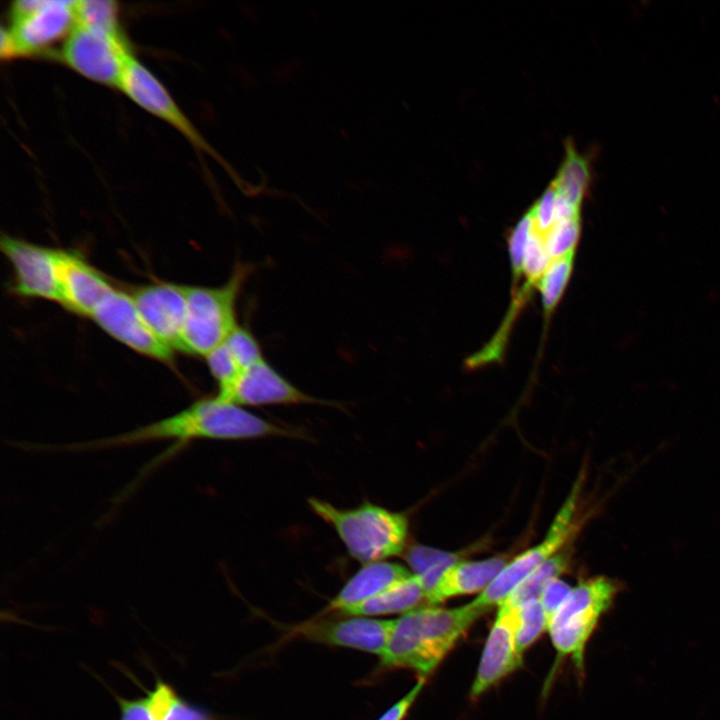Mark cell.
<instances>
[{
  "instance_id": "cell-22",
  "label": "cell",
  "mask_w": 720,
  "mask_h": 720,
  "mask_svg": "<svg viewBox=\"0 0 720 720\" xmlns=\"http://www.w3.org/2000/svg\"><path fill=\"white\" fill-rule=\"evenodd\" d=\"M574 253L552 260L537 283L546 314L555 309L567 287L573 269Z\"/></svg>"
},
{
  "instance_id": "cell-3",
  "label": "cell",
  "mask_w": 720,
  "mask_h": 720,
  "mask_svg": "<svg viewBox=\"0 0 720 720\" xmlns=\"http://www.w3.org/2000/svg\"><path fill=\"white\" fill-rule=\"evenodd\" d=\"M308 505L335 530L349 555L363 564L385 561L405 548L408 520L401 513L368 501L343 509L311 497Z\"/></svg>"
},
{
  "instance_id": "cell-12",
  "label": "cell",
  "mask_w": 720,
  "mask_h": 720,
  "mask_svg": "<svg viewBox=\"0 0 720 720\" xmlns=\"http://www.w3.org/2000/svg\"><path fill=\"white\" fill-rule=\"evenodd\" d=\"M217 396L239 406L337 405L300 390L265 359L243 370L236 381Z\"/></svg>"
},
{
  "instance_id": "cell-20",
  "label": "cell",
  "mask_w": 720,
  "mask_h": 720,
  "mask_svg": "<svg viewBox=\"0 0 720 720\" xmlns=\"http://www.w3.org/2000/svg\"><path fill=\"white\" fill-rule=\"evenodd\" d=\"M140 687L146 693L155 720H220L205 707L183 698L171 684L158 676L152 689Z\"/></svg>"
},
{
  "instance_id": "cell-31",
  "label": "cell",
  "mask_w": 720,
  "mask_h": 720,
  "mask_svg": "<svg viewBox=\"0 0 720 720\" xmlns=\"http://www.w3.org/2000/svg\"><path fill=\"white\" fill-rule=\"evenodd\" d=\"M571 590L572 588L560 579H555L545 588L539 600L547 616L548 623L566 600Z\"/></svg>"
},
{
  "instance_id": "cell-6",
  "label": "cell",
  "mask_w": 720,
  "mask_h": 720,
  "mask_svg": "<svg viewBox=\"0 0 720 720\" xmlns=\"http://www.w3.org/2000/svg\"><path fill=\"white\" fill-rule=\"evenodd\" d=\"M75 1L20 0L11 7L7 31L9 58L46 53L56 41L67 38L76 24Z\"/></svg>"
},
{
  "instance_id": "cell-27",
  "label": "cell",
  "mask_w": 720,
  "mask_h": 720,
  "mask_svg": "<svg viewBox=\"0 0 720 720\" xmlns=\"http://www.w3.org/2000/svg\"><path fill=\"white\" fill-rule=\"evenodd\" d=\"M224 343L242 371L264 359L261 347L254 335L239 325Z\"/></svg>"
},
{
  "instance_id": "cell-26",
  "label": "cell",
  "mask_w": 720,
  "mask_h": 720,
  "mask_svg": "<svg viewBox=\"0 0 720 720\" xmlns=\"http://www.w3.org/2000/svg\"><path fill=\"white\" fill-rule=\"evenodd\" d=\"M551 262L552 259L546 249L544 236L538 233L532 224V231L526 246L523 262V276L525 277V281L520 289L529 293L534 286H537L538 281Z\"/></svg>"
},
{
  "instance_id": "cell-28",
  "label": "cell",
  "mask_w": 720,
  "mask_h": 720,
  "mask_svg": "<svg viewBox=\"0 0 720 720\" xmlns=\"http://www.w3.org/2000/svg\"><path fill=\"white\" fill-rule=\"evenodd\" d=\"M531 231L532 218L529 211H527L512 229L508 238V250L513 274V296L516 293L518 281L523 276L524 255Z\"/></svg>"
},
{
  "instance_id": "cell-9",
  "label": "cell",
  "mask_w": 720,
  "mask_h": 720,
  "mask_svg": "<svg viewBox=\"0 0 720 720\" xmlns=\"http://www.w3.org/2000/svg\"><path fill=\"white\" fill-rule=\"evenodd\" d=\"M90 318L111 337L136 352L165 363L172 362L174 350L149 327L130 294L114 288Z\"/></svg>"
},
{
  "instance_id": "cell-4",
  "label": "cell",
  "mask_w": 720,
  "mask_h": 720,
  "mask_svg": "<svg viewBox=\"0 0 720 720\" xmlns=\"http://www.w3.org/2000/svg\"><path fill=\"white\" fill-rule=\"evenodd\" d=\"M249 271V267L239 264L222 286H187L185 353L206 357L236 329V301Z\"/></svg>"
},
{
  "instance_id": "cell-8",
  "label": "cell",
  "mask_w": 720,
  "mask_h": 720,
  "mask_svg": "<svg viewBox=\"0 0 720 720\" xmlns=\"http://www.w3.org/2000/svg\"><path fill=\"white\" fill-rule=\"evenodd\" d=\"M580 480L571 489L545 536L536 546L520 554L508 563L492 583L473 601L487 611L494 605H501L513 591L538 567L555 555L568 538L576 502L580 490Z\"/></svg>"
},
{
  "instance_id": "cell-30",
  "label": "cell",
  "mask_w": 720,
  "mask_h": 720,
  "mask_svg": "<svg viewBox=\"0 0 720 720\" xmlns=\"http://www.w3.org/2000/svg\"><path fill=\"white\" fill-rule=\"evenodd\" d=\"M406 558L415 575L422 574L437 563L450 560L457 561L454 554L421 545L410 548Z\"/></svg>"
},
{
  "instance_id": "cell-10",
  "label": "cell",
  "mask_w": 720,
  "mask_h": 720,
  "mask_svg": "<svg viewBox=\"0 0 720 720\" xmlns=\"http://www.w3.org/2000/svg\"><path fill=\"white\" fill-rule=\"evenodd\" d=\"M393 619L345 616H315L292 626L287 635L329 646L343 647L382 656L392 628Z\"/></svg>"
},
{
  "instance_id": "cell-13",
  "label": "cell",
  "mask_w": 720,
  "mask_h": 720,
  "mask_svg": "<svg viewBox=\"0 0 720 720\" xmlns=\"http://www.w3.org/2000/svg\"><path fill=\"white\" fill-rule=\"evenodd\" d=\"M119 89L144 110L177 129L196 147L213 154L162 83L134 56L125 69Z\"/></svg>"
},
{
  "instance_id": "cell-1",
  "label": "cell",
  "mask_w": 720,
  "mask_h": 720,
  "mask_svg": "<svg viewBox=\"0 0 720 720\" xmlns=\"http://www.w3.org/2000/svg\"><path fill=\"white\" fill-rule=\"evenodd\" d=\"M263 437H303L295 428L263 419L242 406L218 396L200 399L183 410L103 439L72 443L65 450L83 451L116 448L157 440H176L184 444L195 439L242 440Z\"/></svg>"
},
{
  "instance_id": "cell-14",
  "label": "cell",
  "mask_w": 720,
  "mask_h": 720,
  "mask_svg": "<svg viewBox=\"0 0 720 720\" xmlns=\"http://www.w3.org/2000/svg\"><path fill=\"white\" fill-rule=\"evenodd\" d=\"M187 286L156 283L131 295L139 313L153 332L170 348L185 353L183 330Z\"/></svg>"
},
{
  "instance_id": "cell-18",
  "label": "cell",
  "mask_w": 720,
  "mask_h": 720,
  "mask_svg": "<svg viewBox=\"0 0 720 720\" xmlns=\"http://www.w3.org/2000/svg\"><path fill=\"white\" fill-rule=\"evenodd\" d=\"M507 565L504 558L456 562L440 576L425 595L427 605H435L451 597L485 590Z\"/></svg>"
},
{
  "instance_id": "cell-32",
  "label": "cell",
  "mask_w": 720,
  "mask_h": 720,
  "mask_svg": "<svg viewBox=\"0 0 720 720\" xmlns=\"http://www.w3.org/2000/svg\"><path fill=\"white\" fill-rule=\"evenodd\" d=\"M120 708V720H155L146 696L126 699L114 694Z\"/></svg>"
},
{
  "instance_id": "cell-25",
  "label": "cell",
  "mask_w": 720,
  "mask_h": 720,
  "mask_svg": "<svg viewBox=\"0 0 720 720\" xmlns=\"http://www.w3.org/2000/svg\"><path fill=\"white\" fill-rule=\"evenodd\" d=\"M580 232V216L555 221L550 230L543 235L551 259H558L574 253Z\"/></svg>"
},
{
  "instance_id": "cell-16",
  "label": "cell",
  "mask_w": 720,
  "mask_h": 720,
  "mask_svg": "<svg viewBox=\"0 0 720 720\" xmlns=\"http://www.w3.org/2000/svg\"><path fill=\"white\" fill-rule=\"evenodd\" d=\"M58 274L62 305L83 316L91 317L114 289L101 273L70 251L58 250Z\"/></svg>"
},
{
  "instance_id": "cell-29",
  "label": "cell",
  "mask_w": 720,
  "mask_h": 720,
  "mask_svg": "<svg viewBox=\"0 0 720 720\" xmlns=\"http://www.w3.org/2000/svg\"><path fill=\"white\" fill-rule=\"evenodd\" d=\"M205 358L212 376L218 383V393L227 390L242 372L225 343L216 347Z\"/></svg>"
},
{
  "instance_id": "cell-15",
  "label": "cell",
  "mask_w": 720,
  "mask_h": 720,
  "mask_svg": "<svg viewBox=\"0 0 720 720\" xmlns=\"http://www.w3.org/2000/svg\"><path fill=\"white\" fill-rule=\"evenodd\" d=\"M517 615V607L505 603L499 606L471 688L472 698L521 666L522 654L516 644Z\"/></svg>"
},
{
  "instance_id": "cell-21",
  "label": "cell",
  "mask_w": 720,
  "mask_h": 720,
  "mask_svg": "<svg viewBox=\"0 0 720 720\" xmlns=\"http://www.w3.org/2000/svg\"><path fill=\"white\" fill-rule=\"evenodd\" d=\"M568 561L567 552L555 554L532 572L503 603L519 607L540 599L545 588L565 571Z\"/></svg>"
},
{
  "instance_id": "cell-11",
  "label": "cell",
  "mask_w": 720,
  "mask_h": 720,
  "mask_svg": "<svg viewBox=\"0 0 720 720\" xmlns=\"http://www.w3.org/2000/svg\"><path fill=\"white\" fill-rule=\"evenodd\" d=\"M0 247L13 267L14 291L17 295L62 304L58 249L36 245L6 234L1 237Z\"/></svg>"
},
{
  "instance_id": "cell-24",
  "label": "cell",
  "mask_w": 720,
  "mask_h": 720,
  "mask_svg": "<svg viewBox=\"0 0 720 720\" xmlns=\"http://www.w3.org/2000/svg\"><path fill=\"white\" fill-rule=\"evenodd\" d=\"M518 608L516 644L520 654L548 627V619L539 599L531 600Z\"/></svg>"
},
{
  "instance_id": "cell-2",
  "label": "cell",
  "mask_w": 720,
  "mask_h": 720,
  "mask_svg": "<svg viewBox=\"0 0 720 720\" xmlns=\"http://www.w3.org/2000/svg\"><path fill=\"white\" fill-rule=\"evenodd\" d=\"M486 610L470 602L458 608H416L393 619L380 657L387 668H409L423 679Z\"/></svg>"
},
{
  "instance_id": "cell-33",
  "label": "cell",
  "mask_w": 720,
  "mask_h": 720,
  "mask_svg": "<svg viewBox=\"0 0 720 720\" xmlns=\"http://www.w3.org/2000/svg\"><path fill=\"white\" fill-rule=\"evenodd\" d=\"M424 680L420 679L406 695L388 708L377 720H404L421 692Z\"/></svg>"
},
{
  "instance_id": "cell-5",
  "label": "cell",
  "mask_w": 720,
  "mask_h": 720,
  "mask_svg": "<svg viewBox=\"0 0 720 720\" xmlns=\"http://www.w3.org/2000/svg\"><path fill=\"white\" fill-rule=\"evenodd\" d=\"M617 591V584L603 576L572 588L547 627L558 656H571L575 665L583 668L586 644Z\"/></svg>"
},
{
  "instance_id": "cell-7",
  "label": "cell",
  "mask_w": 720,
  "mask_h": 720,
  "mask_svg": "<svg viewBox=\"0 0 720 720\" xmlns=\"http://www.w3.org/2000/svg\"><path fill=\"white\" fill-rule=\"evenodd\" d=\"M59 57L82 76L119 88L133 55L122 33L75 24L64 41Z\"/></svg>"
},
{
  "instance_id": "cell-17",
  "label": "cell",
  "mask_w": 720,
  "mask_h": 720,
  "mask_svg": "<svg viewBox=\"0 0 720 720\" xmlns=\"http://www.w3.org/2000/svg\"><path fill=\"white\" fill-rule=\"evenodd\" d=\"M411 575L402 565L386 560L364 564L318 616L332 612L342 614Z\"/></svg>"
},
{
  "instance_id": "cell-23",
  "label": "cell",
  "mask_w": 720,
  "mask_h": 720,
  "mask_svg": "<svg viewBox=\"0 0 720 720\" xmlns=\"http://www.w3.org/2000/svg\"><path fill=\"white\" fill-rule=\"evenodd\" d=\"M76 24L122 33L118 21V6L110 0H80L74 6Z\"/></svg>"
},
{
  "instance_id": "cell-19",
  "label": "cell",
  "mask_w": 720,
  "mask_h": 720,
  "mask_svg": "<svg viewBox=\"0 0 720 720\" xmlns=\"http://www.w3.org/2000/svg\"><path fill=\"white\" fill-rule=\"evenodd\" d=\"M425 601V590L418 575L392 585L378 595L342 613L346 616L375 617L412 611Z\"/></svg>"
}]
</instances>
